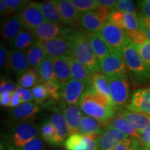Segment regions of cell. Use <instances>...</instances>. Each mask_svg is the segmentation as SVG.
<instances>
[{
    "label": "cell",
    "mask_w": 150,
    "mask_h": 150,
    "mask_svg": "<svg viewBox=\"0 0 150 150\" xmlns=\"http://www.w3.org/2000/svg\"><path fill=\"white\" fill-rule=\"evenodd\" d=\"M91 85L76 79H71L61 86V97L67 105L76 104L86 90Z\"/></svg>",
    "instance_id": "obj_11"
},
{
    "label": "cell",
    "mask_w": 150,
    "mask_h": 150,
    "mask_svg": "<svg viewBox=\"0 0 150 150\" xmlns=\"http://www.w3.org/2000/svg\"><path fill=\"white\" fill-rule=\"evenodd\" d=\"M69 30L70 29L62 27L59 24L45 21L31 31V33L34 35L37 44H39L65 34L68 32Z\"/></svg>",
    "instance_id": "obj_12"
},
{
    "label": "cell",
    "mask_w": 150,
    "mask_h": 150,
    "mask_svg": "<svg viewBox=\"0 0 150 150\" xmlns=\"http://www.w3.org/2000/svg\"><path fill=\"white\" fill-rule=\"evenodd\" d=\"M122 56L127 72L135 84L140 85L149 81L150 73L146 68L136 45L129 43L123 50Z\"/></svg>",
    "instance_id": "obj_4"
},
{
    "label": "cell",
    "mask_w": 150,
    "mask_h": 150,
    "mask_svg": "<svg viewBox=\"0 0 150 150\" xmlns=\"http://www.w3.org/2000/svg\"><path fill=\"white\" fill-rule=\"evenodd\" d=\"M140 145L150 149V127L140 134Z\"/></svg>",
    "instance_id": "obj_48"
},
{
    "label": "cell",
    "mask_w": 150,
    "mask_h": 150,
    "mask_svg": "<svg viewBox=\"0 0 150 150\" xmlns=\"http://www.w3.org/2000/svg\"><path fill=\"white\" fill-rule=\"evenodd\" d=\"M137 150H150V149H147V148H146L145 147H143V146L140 145L139 147H138V149H137Z\"/></svg>",
    "instance_id": "obj_58"
},
{
    "label": "cell",
    "mask_w": 150,
    "mask_h": 150,
    "mask_svg": "<svg viewBox=\"0 0 150 150\" xmlns=\"http://www.w3.org/2000/svg\"><path fill=\"white\" fill-rule=\"evenodd\" d=\"M140 142L138 141V140L134 139L133 138L132 139V144H131V147L129 150H137L138 147H139Z\"/></svg>",
    "instance_id": "obj_56"
},
{
    "label": "cell",
    "mask_w": 150,
    "mask_h": 150,
    "mask_svg": "<svg viewBox=\"0 0 150 150\" xmlns=\"http://www.w3.org/2000/svg\"><path fill=\"white\" fill-rule=\"evenodd\" d=\"M22 27L18 14L5 20L1 26V36L4 40L9 44L20 32Z\"/></svg>",
    "instance_id": "obj_22"
},
{
    "label": "cell",
    "mask_w": 150,
    "mask_h": 150,
    "mask_svg": "<svg viewBox=\"0 0 150 150\" xmlns=\"http://www.w3.org/2000/svg\"><path fill=\"white\" fill-rule=\"evenodd\" d=\"M147 115H149V116H150V112H147Z\"/></svg>",
    "instance_id": "obj_59"
},
{
    "label": "cell",
    "mask_w": 150,
    "mask_h": 150,
    "mask_svg": "<svg viewBox=\"0 0 150 150\" xmlns=\"http://www.w3.org/2000/svg\"><path fill=\"white\" fill-rule=\"evenodd\" d=\"M76 10L81 13L95 11L99 6L97 0H70Z\"/></svg>",
    "instance_id": "obj_36"
},
{
    "label": "cell",
    "mask_w": 150,
    "mask_h": 150,
    "mask_svg": "<svg viewBox=\"0 0 150 150\" xmlns=\"http://www.w3.org/2000/svg\"><path fill=\"white\" fill-rule=\"evenodd\" d=\"M118 144L114 139L112 135L104 127L101 137L99 140V146L97 150H112Z\"/></svg>",
    "instance_id": "obj_35"
},
{
    "label": "cell",
    "mask_w": 150,
    "mask_h": 150,
    "mask_svg": "<svg viewBox=\"0 0 150 150\" xmlns=\"http://www.w3.org/2000/svg\"><path fill=\"white\" fill-rule=\"evenodd\" d=\"M18 14L22 28L30 31L45 22L40 5L38 2H29Z\"/></svg>",
    "instance_id": "obj_8"
},
{
    "label": "cell",
    "mask_w": 150,
    "mask_h": 150,
    "mask_svg": "<svg viewBox=\"0 0 150 150\" xmlns=\"http://www.w3.org/2000/svg\"><path fill=\"white\" fill-rule=\"evenodd\" d=\"M138 19L140 24V27H146L150 29V18L144 16L143 14H138Z\"/></svg>",
    "instance_id": "obj_54"
},
{
    "label": "cell",
    "mask_w": 150,
    "mask_h": 150,
    "mask_svg": "<svg viewBox=\"0 0 150 150\" xmlns=\"http://www.w3.org/2000/svg\"><path fill=\"white\" fill-rule=\"evenodd\" d=\"M89 42L99 62L102 61L110 54V51L105 41L99 33L88 32Z\"/></svg>",
    "instance_id": "obj_27"
},
{
    "label": "cell",
    "mask_w": 150,
    "mask_h": 150,
    "mask_svg": "<svg viewBox=\"0 0 150 150\" xmlns=\"http://www.w3.org/2000/svg\"><path fill=\"white\" fill-rule=\"evenodd\" d=\"M137 48L146 68L150 73V40L146 41L142 45L137 46Z\"/></svg>",
    "instance_id": "obj_39"
},
{
    "label": "cell",
    "mask_w": 150,
    "mask_h": 150,
    "mask_svg": "<svg viewBox=\"0 0 150 150\" xmlns=\"http://www.w3.org/2000/svg\"><path fill=\"white\" fill-rule=\"evenodd\" d=\"M138 6L142 11V14L150 18V0H144V1H139Z\"/></svg>",
    "instance_id": "obj_49"
},
{
    "label": "cell",
    "mask_w": 150,
    "mask_h": 150,
    "mask_svg": "<svg viewBox=\"0 0 150 150\" xmlns=\"http://www.w3.org/2000/svg\"><path fill=\"white\" fill-rule=\"evenodd\" d=\"M27 56L30 68L38 67L47 56L45 52L38 45H35L29 49L27 52Z\"/></svg>",
    "instance_id": "obj_33"
},
{
    "label": "cell",
    "mask_w": 150,
    "mask_h": 150,
    "mask_svg": "<svg viewBox=\"0 0 150 150\" xmlns=\"http://www.w3.org/2000/svg\"><path fill=\"white\" fill-rule=\"evenodd\" d=\"M37 45L34 35L31 31L22 29L17 36L9 43L11 50L24 51Z\"/></svg>",
    "instance_id": "obj_23"
},
{
    "label": "cell",
    "mask_w": 150,
    "mask_h": 150,
    "mask_svg": "<svg viewBox=\"0 0 150 150\" xmlns=\"http://www.w3.org/2000/svg\"><path fill=\"white\" fill-rule=\"evenodd\" d=\"M56 4L61 13L62 22L65 25L76 27L80 24L82 13L76 10L69 0H56Z\"/></svg>",
    "instance_id": "obj_16"
},
{
    "label": "cell",
    "mask_w": 150,
    "mask_h": 150,
    "mask_svg": "<svg viewBox=\"0 0 150 150\" xmlns=\"http://www.w3.org/2000/svg\"><path fill=\"white\" fill-rule=\"evenodd\" d=\"M67 58L70 64L71 74L73 79L81 81L91 85L92 74L88 69L72 56L69 55Z\"/></svg>",
    "instance_id": "obj_25"
},
{
    "label": "cell",
    "mask_w": 150,
    "mask_h": 150,
    "mask_svg": "<svg viewBox=\"0 0 150 150\" xmlns=\"http://www.w3.org/2000/svg\"><path fill=\"white\" fill-rule=\"evenodd\" d=\"M29 2L24 0H6L10 16L14 13H20Z\"/></svg>",
    "instance_id": "obj_42"
},
{
    "label": "cell",
    "mask_w": 150,
    "mask_h": 150,
    "mask_svg": "<svg viewBox=\"0 0 150 150\" xmlns=\"http://www.w3.org/2000/svg\"><path fill=\"white\" fill-rule=\"evenodd\" d=\"M48 120L55 129V146L63 145L70 136L64 115L61 112H56L52 114Z\"/></svg>",
    "instance_id": "obj_18"
},
{
    "label": "cell",
    "mask_w": 150,
    "mask_h": 150,
    "mask_svg": "<svg viewBox=\"0 0 150 150\" xmlns=\"http://www.w3.org/2000/svg\"><path fill=\"white\" fill-rule=\"evenodd\" d=\"M100 134L82 135L78 133L70 135L64 142L66 150H97Z\"/></svg>",
    "instance_id": "obj_9"
},
{
    "label": "cell",
    "mask_w": 150,
    "mask_h": 150,
    "mask_svg": "<svg viewBox=\"0 0 150 150\" xmlns=\"http://www.w3.org/2000/svg\"><path fill=\"white\" fill-rule=\"evenodd\" d=\"M11 95L10 93H2L0 94V104L2 106H9L11 100Z\"/></svg>",
    "instance_id": "obj_53"
},
{
    "label": "cell",
    "mask_w": 150,
    "mask_h": 150,
    "mask_svg": "<svg viewBox=\"0 0 150 150\" xmlns=\"http://www.w3.org/2000/svg\"><path fill=\"white\" fill-rule=\"evenodd\" d=\"M112 105L116 110L122 109L128 103L130 88L128 75L108 78Z\"/></svg>",
    "instance_id": "obj_6"
},
{
    "label": "cell",
    "mask_w": 150,
    "mask_h": 150,
    "mask_svg": "<svg viewBox=\"0 0 150 150\" xmlns=\"http://www.w3.org/2000/svg\"><path fill=\"white\" fill-rule=\"evenodd\" d=\"M40 108L37 104L33 102H26L12 108L9 111L11 117L20 121H27L36 117Z\"/></svg>",
    "instance_id": "obj_20"
},
{
    "label": "cell",
    "mask_w": 150,
    "mask_h": 150,
    "mask_svg": "<svg viewBox=\"0 0 150 150\" xmlns=\"http://www.w3.org/2000/svg\"><path fill=\"white\" fill-rule=\"evenodd\" d=\"M104 127L109 131L110 134L112 135V136L113 137L114 139L115 140V141L117 142V144L120 143V142L124 141L125 140H126L127 138H130L126 134H125L122 131L119 130V129L115 128V127L110 126V125H107V124H105Z\"/></svg>",
    "instance_id": "obj_44"
},
{
    "label": "cell",
    "mask_w": 150,
    "mask_h": 150,
    "mask_svg": "<svg viewBox=\"0 0 150 150\" xmlns=\"http://www.w3.org/2000/svg\"><path fill=\"white\" fill-rule=\"evenodd\" d=\"M69 31L65 34L37 45H40L46 56L51 59L70 55L71 42L68 35Z\"/></svg>",
    "instance_id": "obj_7"
},
{
    "label": "cell",
    "mask_w": 150,
    "mask_h": 150,
    "mask_svg": "<svg viewBox=\"0 0 150 150\" xmlns=\"http://www.w3.org/2000/svg\"><path fill=\"white\" fill-rule=\"evenodd\" d=\"M32 92L33 99L37 104H42L49 97L47 92L46 91L44 86L42 84H38L32 88Z\"/></svg>",
    "instance_id": "obj_40"
},
{
    "label": "cell",
    "mask_w": 150,
    "mask_h": 150,
    "mask_svg": "<svg viewBox=\"0 0 150 150\" xmlns=\"http://www.w3.org/2000/svg\"><path fill=\"white\" fill-rule=\"evenodd\" d=\"M40 82L38 74V67L35 68H29L23 74L20 75L18 83L21 87L28 88L34 87Z\"/></svg>",
    "instance_id": "obj_32"
},
{
    "label": "cell",
    "mask_w": 150,
    "mask_h": 150,
    "mask_svg": "<svg viewBox=\"0 0 150 150\" xmlns=\"http://www.w3.org/2000/svg\"><path fill=\"white\" fill-rule=\"evenodd\" d=\"M40 130L31 121H20L13 124L4 138L9 150H21L28 142L40 136Z\"/></svg>",
    "instance_id": "obj_3"
},
{
    "label": "cell",
    "mask_w": 150,
    "mask_h": 150,
    "mask_svg": "<svg viewBox=\"0 0 150 150\" xmlns=\"http://www.w3.org/2000/svg\"><path fill=\"white\" fill-rule=\"evenodd\" d=\"M127 37L130 40L131 42L134 43L136 46H140L143 45L146 41L148 40V38L146 36L145 33L141 29L134 30V31H126Z\"/></svg>",
    "instance_id": "obj_38"
},
{
    "label": "cell",
    "mask_w": 150,
    "mask_h": 150,
    "mask_svg": "<svg viewBox=\"0 0 150 150\" xmlns=\"http://www.w3.org/2000/svg\"><path fill=\"white\" fill-rule=\"evenodd\" d=\"M39 130L41 137L45 141L50 145L55 146V129L48 119L43 122Z\"/></svg>",
    "instance_id": "obj_34"
},
{
    "label": "cell",
    "mask_w": 150,
    "mask_h": 150,
    "mask_svg": "<svg viewBox=\"0 0 150 150\" xmlns=\"http://www.w3.org/2000/svg\"><path fill=\"white\" fill-rule=\"evenodd\" d=\"M0 13H1V16H10L8 7H7L6 3V0L0 1Z\"/></svg>",
    "instance_id": "obj_55"
},
{
    "label": "cell",
    "mask_w": 150,
    "mask_h": 150,
    "mask_svg": "<svg viewBox=\"0 0 150 150\" xmlns=\"http://www.w3.org/2000/svg\"><path fill=\"white\" fill-rule=\"evenodd\" d=\"M106 124L118 129L131 138L139 140L140 134L131 127V125L125 118L118 115L117 113H116V115Z\"/></svg>",
    "instance_id": "obj_31"
},
{
    "label": "cell",
    "mask_w": 150,
    "mask_h": 150,
    "mask_svg": "<svg viewBox=\"0 0 150 150\" xmlns=\"http://www.w3.org/2000/svg\"><path fill=\"white\" fill-rule=\"evenodd\" d=\"M115 11H120L129 13L136 15V7L134 2L130 0H120L117 1Z\"/></svg>",
    "instance_id": "obj_41"
},
{
    "label": "cell",
    "mask_w": 150,
    "mask_h": 150,
    "mask_svg": "<svg viewBox=\"0 0 150 150\" xmlns=\"http://www.w3.org/2000/svg\"><path fill=\"white\" fill-rule=\"evenodd\" d=\"M140 29L145 33L146 36L148 38V40H150V29L149 28H146V27H140Z\"/></svg>",
    "instance_id": "obj_57"
},
{
    "label": "cell",
    "mask_w": 150,
    "mask_h": 150,
    "mask_svg": "<svg viewBox=\"0 0 150 150\" xmlns=\"http://www.w3.org/2000/svg\"><path fill=\"white\" fill-rule=\"evenodd\" d=\"M106 43L110 52L122 53L123 50L131 42L127 32L110 22H106L99 32Z\"/></svg>",
    "instance_id": "obj_5"
},
{
    "label": "cell",
    "mask_w": 150,
    "mask_h": 150,
    "mask_svg": "<svg viewBox=\"0 0 150 150\" xmlns=\"http://www.w3.org/2000/svg\"><path fill=\"white\" fill-rule=\"evenodd\" d=\"M105 124L89 116H83L79 133L82 135L100 134L104 128Z\"/></svg>",
    "instance_id": "obj_30"
},
{
    "label": "cell",
    "mask_w": 150,
    "mask_h": 150,
    "mask_svg": "<svg viewBox=\"0 0 150 150\" xmlns=\"http://www.w3.org/2000/svg\"><path fill=\"white\" fill-rule=\"evenodd\" d=\"M52 59L56 78L61 86L71 80L70 67L67 56L54 58Z\"/></svg>",
    "instance_id": "obj_21"
},
{
    "label": "cell",
    "mask_w": 150,
    "mask_h": 150,
    "mask_svg": "<svg viewBox=\"0 0 150 150\" xmlns=\"http://www.w3.org/2000/svg\"><path fill=\"white\" fill-rule=\"evenodd\" d=\"M16 91L18 92L20 95L22 104L26 102H31V101L33 100L32 92L30 90L21 87V86H18Z\"/></svg>",
    "instance_id": "obj_47"
},
{
    "label": "cell",
    "mask_w": 150,
    "mask_h": 150,
    "mask_svg": "<svg viewBox=\"0 0 150 150\" xmlns=\"http://www.w3.org/2000/svg\"><path fill=\"white\" fill-rule=\"evenodd\" d=\"M63 108V115L66 120L69 135L78 134L83 117L79 106L78 104L67 105Z\"/></svg>",
    "instance_id": "obj_17"
},
{
    "label": "cell",
    "mask_w": 150,
    "mask_h": 150,
    "mask_svg": "<svg viewBox=\"0 0 150 150\" xmlns=\"http://www.w3.org/2000/svg\"><path fill=\"white\" fill-rule=\"evenodd\" d=\"M70 55L88 69L91 74L100 71V62L97 59L88 37V31L83 29L70 30Z\"/></svg>",
    "instance_id": "obj_2"
},
{
    "label": "cell",
    "mask_w": 150,
    "mask_h": 150,
    "mask_svg": "<svg viewBox=\"0 0 150 150\" xmlns=\"http://www.w3.org/2000/svg\"><path fill=\"white\" fill-rule=\"evenodd\" d=\"M125 108L130 111L145 113L150 112V87L135 91Z\"/></svg>",
    "instance_id": "obj_14"
},
{
    "label": "cell",
    "mask_w": 150,
    "mask_h": 150,
    "mask_svg": "<svg viewBox=\"0 0 150 150\" xmlns=\"http://www.w3.org/2000/svg\"><path fill=\"white\" fill-rule=\"evenodd\" d=\"M38 74L40 82L57 81L54 72V65L51 58L46 56L38 66Z\"/></svg>",
    "instance_id": "obj_29"
},
{
    "label": "cell",
    "mask_w": 150,
    "mask_h": 150,
    "mask_svg": "<svg viewBox=\"0 0 150 150\" xmlns=\"http://www.w3.org/2000/svg\"><path fill=\"white\" fill-rule=\"evenodd\" d=\"M108 22L115 24L125 31H134L140 29L138 17L136 15L127 12L120 11H112L108 17Z\"/></svg>",
    "instance_id": "obj_13"
},
{
    "label": "cell",
    "mask_w": 150,
    "mask_h": 150,
    "mask_svg": "<svg viewBox=\"0 0 150 150\" xmlns=\"http://www.w3.org/2000/svg\"><path fill=\"white\" fill-rule=\"evenodd\" d=\"M100 71L108 78L128 74L122 53L110 52L100 62Z\"/></svg>",
    "instance_id": "obj_10"
},
{
    "label": "cell",
    "mask_w": 150,
    "mask_h": 150,
    "mask_svg": "<svg viewBox=\"0 0 150 150\" xmlns=\"http://www.w3.org/2000/svg\"><path fill=\"white\" fill-rule=\"evenodd\" d=\"M97 1L99 5L107 7L112 11H115V8L117 3V1H115V0H97Z\"/></svg>",
    "instance_id": "obj_52"
},
{
    "label": "cell",
    "mask_w": 150,
    "mask_h": 150,
    "mask_svg": "<svg viewBox=\"0 0 150 150\" xmlns=\"http://www.w3.org/2000/svg\"><path fill=\"white\" fill-rule=\"evenodd\" d=\"M18 86L16 83L8 79H1V84H0V94L10 93L13 94L18 88Z\"/></svg>",
    "instance_id": "obj_46"
},
{
    "label": "cell",
    "mask_w": 150,
    "mask_h": 150,
    "mask_svg": "<svg viewBox=\"0 0 150 150\" xmlns=\"http://www.w3.org/2000/svg\"><path fill=\"white\" fill-rule=\"evenodd\" d=\"M45 147L44 140L40 136L28 142L21 150H42Z\"/></svg>",
    "instance_id": "obj_43"
},
{
    "label": "cell",
    "mask_w": 150,
    "mask_h": 150,
    "mask_svg": "<svg viewBox=\"0 0 150 150\" xmlns=\"http://www.w3.org/2000/svg\"><path fill=\"white\" fill-rule=\"evenodd\" d=\"M132 139L131 138H128L120 143L116 145V147L112 150H129L132 144Z\"/></svg>",
    "instance_id": "obj_50"
},
{
    "label": "cell",
    "mask_w": 150,
    "mask_h": 150,
    "mask_svg": "<svg viewBox=\"0 0 150 150\" xmlns=\"http://www.w3.org/2000/svg\"><path fill=\"white\" fill-rule=\"evenodd\" d=\"M29 64L27 53L24 51L11 50L9 54L8 69L15 74L21 75L29 70Z\"/></svg>",
    "instance_id": "obj_19"
},
{
    "label": "cell",
    "mask_w": 150,
    "mask_h": 150,
    "mask_svg": "<svg viewBox=\"0 0 150 150\" xmlns=\"http://www.w3.org/2000/svg\"><path fill=\"white\" fill-rule=\"evenodd\" d=\"M79 106L87 116L106 124L116 115L115 108L106 97L90 86L79 101Z\"/></svg>",
    "instance_id": "obj_1"
},
{
    "label": "cell",
    "mask_w": 150,
    "mask_h": 150,
    "mask_svg": "<svg viewBox=\"0 0 150 150\" xmlns=\"http://www.w3.org/2000/svg\"><path fill=\"white\" fill-rule=\"evenodd\" d=\"M91 86L97 93L106 97L112 104L110 93L109 80L106 75L103 74L101 71L94 73L91 76Z\"/></svg>",
    "instance_id": "obj_26"
},
{
    "label": "cell",
    "mask_w": 150,
    "mask_h": 150,
    "mask_svg": "<svg viewBox=\"0 0 150 150\" xmlns=\"http://www.w3.org/2000/svg\"><path fill=\"white\" fill-rule=\"evenodd\" d=\"M9 54L10 52H8V50L6 47L4 43L1 42L0 45V67L1 71L8 69Z\"/></svg>",
    "instance_id": "obj_45"
},
{
    "label": "cell",
    "mask_w": 150,
    "mask_h": 150,
    "mask_svg": "<svg viewBox=\"0 0 150 150\" xmlns=\"http://www.w3.org/2000/svg\"><path fill=\"white\" fill-rule=\"evenodd\" d=\"M40 10L47 22L61 24L62 19L59 9L54 0L43 1L39 3Z\"/></svg>",
    "instance_id": "obj_28"
},
{
    "label": "cell",
    "mask_w": 150,
    "mask_h": 150,
    "mask_svg": "<svg viewBox=\"0 0 150 150\" xmlns=\"http://www.w3.org/2000/svg\"><path fill=\"white\" fill-rule=\"evenodd\" d=\"M104 24L95 11L83 13L80 19V24L89 33H99Z\"/></svg>",
    "instance_id": "obj_24"
},
{
    "label": "cell",
    "mask_w": 150,
    "mask_h": 150,
    "mask_svg": "<svg viewBox=\"0 0 150 150\" xmlns=\"http://www.w3.org/2000/svg\"><path fill=\"white\" fill-rule=\"evenodd\" d=\"M116 113L125 118L139 134L150 127V116L145 112L130 111L122 108L117 110Z\"/></svg>",
    "instance_id": "obj_15"
},
{
    "label": "cell",
    "mask_w": 150,
    "mask_h": 150,
    "mask_svg": "<svg viewBox=\"0 0 150 150\" xmlns=\"http://www.w3.org/2000/svg\"><path fill=\"white\" fill-rule=\"evenodd\" d=\"M46 91L47 92L49 97L53 99V100H59L61 98V88L58 81H47L42 83Z\"/></svg>",
    "instance_id": "obj_37"
},
{
    "label": "cell",
    "mask_w": 150,
    "mask_h": 150,
    "mask_svg": "<svg viewBox=\"0 0 150 150\" xmlns=\"http://www.w3.org/2000/svg\"><path fill=\"white\" fill-rule=\"evenodd\" d=\"M22 101L20 98V95H19L18 92L15 91L11 95V100L9 104V108H16L19 105L21 104Z\"/></svg>",
    "instance_id": "obj_51"
}]
</instances>
